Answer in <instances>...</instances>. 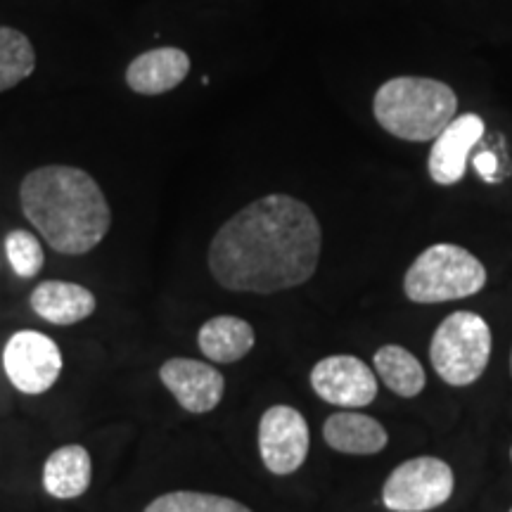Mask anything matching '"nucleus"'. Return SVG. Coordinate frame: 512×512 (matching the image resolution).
I'll return each instance as SVG.
<instances>
[{"label": "nucleus", "instance_id": "21", "mask_svg": "<svg viewBox=\"0 0 512 512\" xmlns=\"http://www.w3.org/2000/svg\"><path fill=\"white\" fill-rule=\"evenodd\" d=\"M475 169H477V174L484 178V181H489V183L498 181V176H496L498 159L494 152H479V155L475 157Z\"/></svg>", "mask_w": 512, "mask_h": 512}, {"label": "nucleus", "instance_id": "2", "mask_svg": "<svg viewBox=\"0 0 512 512\" xmlns=\"http://www.w3.org/2000/svg\"><path fill=\"white\" fill-rule=\"evenodd\" d=\"M27 221L57 254L93 252L112 226L105 192L91 174L76 166L50 164L29 171L19 185Z\"/></svg>", "mask_w": 512, "mask_h": 512}, {"label": "nucleus", "instance_id": "15", "mask_svg": "<svg viewBox=\"0 0 512 512\" xmlns=\"http://www.w3.org/2000/svg\"><path fill=\"white\" fill-rule=\"evenodd\" d=\"M323 439L330 448L347 456H375L389 444V434L373 415L339 411L323 425Z\"/></svg>", "mask_w": 512, "mask_h": 512}, {"label": "nucleus", "instance_id": "24", "mask_svg": "<svg viewBox=\"0 0 512 512\" xmlns=\"http://www.w3.org/2000/svg\"><path fill=\"white\" fill-rule=\"evenodd\" d=\"M510 512H512V508H510Z\"/></svg>", "mask_w": 512, "mask_h": 512}, {"label": "nucleus", "instance_id": "3", "mask_svg": "<svg viewBox=\"0 0 512 512\" xmlns=\"http://www.w3.org/2000/svg\"><path fill=\"white\" fill-rule=\"evenodd\" d=\"M458 95L444 81L396 76L377 88L373 114L382 131L406 143H427L458 117Z\"/></svg>", "mask_w": 512, "mask_h": 512}, {"label": "nucleus", "instance_id": "23", "mask_svg": "<svg viewBox=\"0 0 512 512\" xmlns=\"http://www.w3.org/2000/svg\"><path fill=\"white\" fill-rule=\"evenodd\" d=\"M510 460H512V446H510Z\"/></svg>", "mask_w": 512, "mask_h": 512}, {"label": "nucleus", "instance_id": "9", "mask_svg": "<svg viewBox=\"0 0 512 512\" xmlns=\"http://www.w3.org/2000/svg\"><path fill=\"white\" fill-rule=\"evenodd\" d=\"M311 389L330 406L363 408L377 396V377L361 358L349 354L325 356L313 366Z\"/></svg>", "mask_w": 512, "mask_h": 512}, {"label": "nucleus", "instance_id": "16", "mask_svg": "<svg viewBox=\"0 0 512 512\" xmlns=\"http://www.w3.org/2000/svg\"><path fill=\"white\" fill-rule=\"evenodd\" d=\"M254 342V328L238 316H214L197 332V347L214 363L242 361L254 349Z\"/></svg>", "mask_w": 512, "mask_h": 512}, {"label": "nucleus", "instance_id": "13", "mask_svg": "<svg viewBox=\"0 0 512 512\" xmlns=\"http://www.w3.org/2000/svg\"><path fill=\"white\" fill-rule=\"evenodd\" d=\"M31 309L50 325H76L98 309L95 294L79 283L46 280L31 292Z\"/></svg>", "mask_w": 512, "mask_h": 512}, {"label": "nucleus", "instance_id": "19", "mask_svg": "<svg viewBox=\"0 0 512 512\" xmlns=\"http://www.w3.org/2000/svg\"><path fill=\"white\" fill-rule=\"evenodd\" d=\"M143 512H254L235 498L204 491H169L157 496Z\"/></svg>", "mask_w": 512, "mask_h": 512}, {"label": "nucleus", "instance_id": "17", "mask_svg": "<svg viewBox=\"0 0 512 512\" xmlns=\"http://www.w3.org/2000/svg\"><path fill=\"white\" fill-rule=\"evenodd\" d=\"M375 373L401 399H415L427 384L422 363L399 344H384L375 351Z\"/></svg>", "mask_w": 512, "mask_h": 512}, {"label": "nucleus", "instance_id": "12", "mask_svg": "<svg viewBox=\"0 0 512 512\" xmlns=\"http://www.w3.org/2000/svg\"><path fill=\"white\" fill-rule=\"evenodd\" d=\"M190 55L181 48H155L128 64L126 83L138 95H162L188 79Z\"/></svg>", "mask_w": 512, "mask_h": 512}, {"label": "nucleus", "instance_id": "20", "mask_svg": "<svg viewBox=\"0 0 512 512\" xmlns=\"http://www.w3.org/2000/svg\"><path fill=\"white\" fill-rule=\"evenodd\" d=\"M5 254H8L12 271L24 280L36 278L46 264L41 242L29 230H10L8 238H5Z\"/></svg>", "mask_w": 512, "mask_h": 512}, {"label": "nucleus", "instance_id": "14", "mask_svg": "<svg viewBox=\"0 0 512 512\" xmlns=\"http://www.w3.org/2000/svg\"><path fill=\"white\" fill-rule=\"evenodd\" d=\"M41 484L50 498L74 501L93 484V460L86 446L67 444L55 448L43 465Z\"/></svg>", "mask_w": 512, "mask_h": 512}, {"label": "nucleus", "instance_id": "18", "mask_svg": "<svg viewBox=\"0 0 512 512\" xmlns=\"http://www.w3.org/2000/svg\"><path fill=\"white\" fill-rule=\"evenodd\" d=\"M36 69L34 46L22 31L0 27V93L29 79Z\"/></svg>", "mask_w": 512, "mask_h": 512}, {"label": "nucleus", "instance_id": "22", "mask_svg": "<svg viewBox=\"0 0 512 512\" xmlns=\"http://www.w3.org/2000/svg\"><path fill=\"white\" fill-rule=\"evenodd\" d=\"M510 373H512V354H510Z\"/></svg>", "mask_w": 512, "mask_h": 512}, {"label": "nucleus", "instance_id": "1", "mask_svg": "<svg viewBox=\"0 0 512 512\" xmlns=\"http://www.w3.org/2000/svg\"><path fill=\"white\" fill-rule=\"evenodd\" d=\"M320 249L323 230L309 204L273 192L216 230L207 261L223 290L275 294L309 283Z\"/></svg>", "mask_w": 512, "mask_h": 512}, {"label": "nucleus", "instance_id": "4", "mask_svg": "<svg viewBox=\"0 0 512 512\" xmlns=\"http://www.w3.org/2000/svg\"><path fill=\"white\" fill-rule=\"evenodd\" d=\"M486 285V268L465 247L439 242L427 247L403 275V292L413 304H444L475 297Z\"/></svg>", "mask_w": 512, "mask_h": 512}, {"label": "nucleus", "instance_id": "6", "mask_svg": "<svg viewBox=\"0 0 512 512\" xmlns=\"http://www.w3.org/2000/svg\"><path fill=\"white\" fill-rule=\"evenodd\" d=\"M456 489V475L446 460L418 456L394 467L382 486V503L392 512H430L441 508Z\"/></svg>", "mask_w": 512, "mask_h": 512}, {"label": "nucleus", "instance_id": "7", "mask_svg": "<svg viewBox=\"0 0 512 512\" xmlns=\"http://www.w3.org/2000/svg\"><path fill=\"white\" fill-rule=\"evenodd\" d=\"M62 351L53 337L38 330H19L3 347V373L17 392L41 396L60 380Z\"/></svg>", "mask_w": 512, "mask_h": 512}, {"label": "nucleus", "instance_id": "11", "mask_svg": "<svg viewBox=\"0 0 512 512\" xmlns=\"http://www.w3.org/2000/svg\"><path fill=\"white\" fill-rule=\"evenodd\" d=\"M484 121L477 114H460L432 140L427 169L437 185H456L467 171V157L484 136Z\"/></svg>", "mask_w": 512, "mask_h": 512}, {"label": "nucleus", "instance_id": "5", "mask_svg": "<svg viewBox=\"0 0 512 512\" xmlns=\"http://www.w3.org/2000/svg\"><path fill=\"white\" fill-rule=\"evenodd\" d=\"M491 347L494 339L489 323L479 313L456 311L434 330L430 344L432 368L451 387H467L484 375Z\"/></svg>", "mask_w": 512, "mask_h": 512}, {"label": "nucleus", "instance_id": "8", "mask_svg": "<svg viewBox=\"0 0 512 512\" xmlns=\"http://www.w3.org/2000/svg\"><path fill=\"white\" fill-rule=\"evenodd\" d=\"M311 446L309 422L297 408L271 406L259 420V456L271 475H294Z\"/></svg>", "mask_w": 512, "mask_h": 512}, {"label": "nucleus", "instance_id": "10", "mask_svg": "<svg viewBox=\"0 0 512 512\" xmlns=\"http://www.w3.org/2000/svg\"><path fill=\"white\" fill-rule=\"evenodd\" d=\"M159 380L174 394L178 406L192 415L211 413L226 394L221 370L197 358H169L159 368Z\"/></svg>", "mask_w": 512, "mask_h": 512}]
</instances>
